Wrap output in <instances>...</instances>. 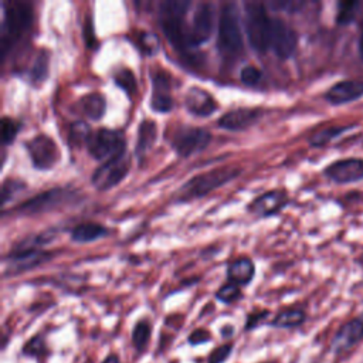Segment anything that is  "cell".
Listing matches in <instances>:
<instances>
[{
	"instance_id": "cell-1",
	"label": "cell",
	"mask_w": 363,
	"mask_h": 363,
	"mask_svg": "<svg viewBox=\"0 0 363 363\" xmlns=\"http://www.w3.org/2000/svg\"><path fill=\"white\" fill-rule=\"evenodd\" d=\"M190 1L167 0L159 4V20L166 38L179 50L190 45V34L184 27V14Z\"/></svg>"
},
{
	"instance_id": "cell-2",
	"label": "cell",
	"mask_w": 363,
	"mask_h": 363,
	"mask_svg": "<svg viewBox=\"0 0 363 363\" xmlns=\"http://www.w3.org/2000/svg\"><path fill=\"white\" fill-rule=\"evenodd\" d=\"M3 24H1V57L7 54L11 44L17 41L21 34L30 27L33 11L28 3L23 1H3Z\"/></svg>"
},
{
	"instance_id": "cell-3",
	"label": "cell",
	"mask_w": 363,
	"mask_h": 363,
	"mask_svg": "<svg viewBox=\"0 0 363 363\" xmlns=\"http://www.w3.org/2000/svg\"><path fill=\"white\" fill-rule=\"evenodd\" d=\"M241 173L237 167H218L189 179L179 191L180 200L199 199L228 183Z\"/></svg>"
},
{
	"instance_id": "cell-4",
	"label": "cell",
	"mask_w": 363,
	"mask_h": 363,
	"mask_svg": "<svg viewBox=\"0 0 363 363\" xmlns=\"http://www.w3.org/2000/svg\"><path fill=\"white\" fill-rule=\"evenodd\" d=\"M244 21L250 45L255 51H265L269 47L271 34V18L267 14L265 6L259 1H245Z\"/></svg>"
},
{
	"instance_id": "cell-5",
	"label": "cell",
	"mask_w": 363,
	"mask_h": 363,
	"mask_svg": "<svg viewBox=\"0 0 363 363\" xmlns=\"http://www.w3.org/2000/svg\"><path fill=\"white\" fill-rule=\"evenodd\" d=\"M218 50L225 55H233L242 48V34L240 27V16L234 3H224L218 16Z\"/></svg>"
},
{
	"instance_id": "cell-6",
	"label": "cell",
	"mask_w": 363,
	"mask_h": 363,
	"mask_svg": "<svg viewBox=\"0 0 363 363\" xmlns=\"http://www.w3.org/2000/svg\"><path fill=\"white\" fill-rule=\"evenodd\" d=\"M77 197H78V191L72 190L71 187H54L23 201L18 206L17 211L24 216L41 214V213L51 211L60 206L68 204Z\"/></svg>"
},
{
	"instance_id": "cell-7",
	"label": "cell",
	"mask_w": 363,
	"mask_h": 363,
	"mask_svg": "<svg viewBox=\"0 0 363 363\" xmlns=\"http://www.w3.org/2000/svg\"><path fill=\"white\" fill-rule=\"evenodd\" d=\"M86 147L92 157L106 162L125 152V142L116 130L102 128L91 132Z\"/></svg>"
},
{
	"instance_id": "cell-8",
	"label": "cell",
	"mask_w": 363,
	"mask_h": 363,
	"mask_svg": "<svg viewBox=\"0 0 363 363\" xmlns=\"http://www.w3.org/2000/svg\"><path fill=\"white\" fill-rule=\"evenodd\" d=\"M130 166V160L126 156V152L104 162L96 170L92 173L91 182L96 190L105 191L113 186H116L128 173Z\"/></svg>"
},
{
	"instance_id": "cell-9",
	"label": "cell",
	"mask_w": 363,
	"mask_h": 363,
	"mask_svg": "<svg viewBox=\"0 0 363 363\" xmlns=\"http://www.w3.org/2000/svg\"><path fill=\"white\" fill-rule=\"evenodd\" d=\"M211 140V133L204 128L179 126L172 135L173 149L183 157L203 150Z\"/></svg>"
},
{
	"instance_id": "cell-10",
	"label": "cell",
	"mask_w": 363,
	"mask_h": 363,
	"mask_svg": "<svg viewBox=\"0 0 363 363\" xmlns=\"http://www.w3.org/2000/svg\"><path fill=\"white\" fill-rule=\"evenodd\" d=\"M26 149L30 155L31 163L40 170L52 167L60 157V150L52 138L48 135H37L26 142Z\"/></svg>"
},
{
	"instance_id": "cell-11",
	"label": "cell",
	"mask_w": 363,
	"mask_h": 363,
	"mask_svg": "<svg viewBox=\"0 0 363 363\" xmlns=\"http://www.w3.org/2000/svg\"><path fill=\"white\" fill-rule=\"evenodd\" d=\"M298 44V35L295 30L286 24L282 18H271V34L269 47L281 58H288L294 54Z\"/></svg>"
},
{
	"instance_id": "cell-12",
	"label": "cell",
	"mask_w": 363,
	"mask_h": 363,
	"mask_svg": "<svg viewBox=\"0 0 363 363\" xmlns=\"http://www.w3.org/2000/svg\"><path fill=\"white\" fill-rule=\"evenodd\" d=\"M213 24H214V6L213 3H199L190 27V43L191 45L201 44L207 41L213 33Z\"/></svg>"
},
{
	"instance_id": "cell-13",
	"label": "cell",
	"mask_w": 363,
	"mask_h": 363,
	"mask_svg": "<svg viewBox=\"0 0 363 363\" xmlns=\"http://www.w3.org/2000/svg\"><path fill=\"white\" fill-rule=\"evenodd\" d=\"M325 174L332 182L339 183V184L362 180L363 179V159L349 157V159L336 160L325 169Z\"/></svg>"
},
{
	"instance_id": "cell-14",
	"label": "cell",
	"mask_w": 363,
	"mask_h": 363,
	"mask_svg": "<svg viewBox=\"0 0 363 363\" xmlns=\"http://www.w3.org/2000/svg\"><path fill=\"white\" fill-rule=\"evenodd\" d=\"M153 92L150 99V106L157 112H167L173 108L172 98V77L164 71L157 68L152 74Z\"/></svg>"
},
{
	"instance_id": "cell-15",
	"label": "cell",
	"mask_w": 363,
	"mask_h": 363,
	"mask_svg": "<svg viewBox=\"0 0 363 363\" xmlns=\"http://www.w3.org/2000/svg\"><path fill=\"white\" fill-rule=\"evenodd\" d=\"M363 339V313L350 319L339 328L332 340V349L336 354H340L352 349L357 342Z\"/></svg>"
},
{
	"instance_id": "cell-16",
	"label": "cell",
	"mask_w": 363,
	"mask_h": 363,
	"mask_svg": "<svg viewBox=\"0 0 363 363\" xmlns=\"http://www.w3.org/2000/svg\"><path fill=\"white\" fill-rule=\"evenodd\" d=\"M363 96V79H343L332 85L325 98L333 105H342Z\"/></svg>"
},
{
	"instance_id": "cell-17",
	"label": "cell",
	"mask_w": 363,
	"mask_h": 363,
	"mask_svg": "<svg viewBox=\"0 0 363 363\" xmlns=\"http://www.w3.org/2000/svg\"><path fill=\"white\" fill-rule=\"evenodd\" d=\"M286 194L281 190H271L267 191L258 197H255L250 206L248 210L259 217H268L275 213H278L285 204H286Z\"/></svg>"
},
{
	"instance_id": "cell-18",
	"label": "cell",
	"mask_w": 363,
	"mask_h": 363,
	"mask_svg": "<svg viewBox=\"0 0 363 363\" xmlns=\"http://www.w3.org/2000/svg\"><path fill=\"white\" fill-rule=\"evenodd\" d=\"M261 116L259 109L254 108H235L225 112L218 119V126L228 130H241L255 123Z\"/></svg>"
},
{
	"instance_id": "cell-19",
	"label": "cell",
	"mask_w": 363,
	"mask_h": 363,
	"mask_svg": "<svg viewBox=\"0 0 363 363\" xmlns=\"http://www.w3.org/2000/svg\"><path fill=\"white\" fill-rule=\"evenodd\" d=\"M186 108L197 116H208L217 109V102L214 98L203 88L191 86L187 89L184 96Z\"/></svg>"
},
{
	"instance_id": "cell-20",
	"label": "cell",
	"mask_w": 363,
	"mask_h": 363,
	"mask_svg": "<svg viewBox=\"0 0 363 363\" xmlns=\"http://www.w3.org/2000/svg\"><path fill=\"white\" fill-rule=\"evenodd\" d=\"M255 272L254 262L248 257H238L228 262L227 265V278L230 282L237 285H247Z\"/></svg>"
},
{
	"instance_id": "cell-21",
	"label": "cell",
	"mask_w": 363,
	"mask_h": 363,
	"mask_svg": "<svg viewBox=\"0 0 363 363\" xmlns=\"http://www.w3.org/2000/svg\"><path fill=\"white\" fill-rule=\"evenodd\" d=\"M156 136V123L152 119H143L138 126V138L135 143V153L138 155V157H143V155L153 146Z\"/></svg>"
},
{
	"instance_id": "cell-22",
	"label": "cell",
	"mask_w": 363,
	"mask_h": 363,
	"mask_svg": "<svg viewBox=\"0 0 363 363\" xmlns=\"http://www.w3.org/2000/svg\"><path fill=\"white\" fill-rule=\"evenodd\" d=\"M106 233L108 230L105 225L95 221H85L71 230V240L77 242H89L105 235Z\"/></svg>"
},
{
	"instance_id": "cell-23",
	"label": "cell",
	"mask_w": 363,
	"mask_h": 363,
	"mask_svg": "<svg viewBox=\"0 0 363 363\" xmlns=\"http://www.w3.org/2000/svg\"><path fill=\"white\" fill-rule=\"evenodd\" d=\"M79 104H81L82 112L91 119L102 118V115L105 112V106H106L105 98L99 92H91V94L82 96Z\"/></svg>"
},
{
	"instance_id": "cell-24",
	"label": "cell",
	"mask_w": 363,
	"mask_h": 363,
	"mask_svg": "<svg viewBox=\"0 0 363 363\" xmlns=\"http://www.w3.org/2000/svg\"><path fill=\"white\" fill-rule=\"evenodd\" d=\"M305 320V312L301 309H284L275 315L271 325L274 328H295Z\"/></svg>"
},
{
	"instance_id": "cell-25",
	"label": "cell",
	"mask_w": 363,
	"mask_h": 363,
	"mask_svg": "<svg viewBox=\"0 0 363 363\" xmlns=\"http://www.w3.org/2000/svg\"><path fill=\"white\" fill-rule=\"evenodd\" d=\"M152 335V325L146 319H140L132 330V343L138 353H143L149 345Z\"/></svg>"
},
{
	"instance_id": "cell-26",
	"label": "cell",
	"mask_w": 363,
	"mask_h": 363,
	"mask_svg": "<svg viewBox=\"0 0 363 363\" xmlns=\"http://www.w3.org/2000/svg\"><path fill=\"white\" fill-rule=\"evenodd\" d=\"M350 128H353V125H349V126H326V128H322L319 129L318 132H315L311 138H309V143L315 147H320V146H325L328 145L332 139L337 138L340 133L349 130Z\"/></svg>"
},
{
	"instance_id": "cell-27",
	"label": "cell",
	"mask_w": 363,
	"mask_h": 363,
	"mask_svg": "<svg viewBox=\"0 0 363 363\" xmlns=\"http://www.w3.org/2000/svg\"><path fill=\"white\" fill-rule=\"evenodd\" d=\"M113 79H115V82H116L122 89H125V92H126L128 95H132V94L136 92L138 84H136V79H135L133 72H132L129 68H121V69H118V71L113 74Z\"/></svg>"
},
{
	"instance_id": "cell-28",
	"label": "cell",
	"mask_w": 363,
	"mask_h": 363,
	"mask_svg": "<svg viewBox=\"0 0 363 363\" xmlns=\"http://www.w3.org/2000/svg\"><path fill=\"white\" fill-rule=\"evenodd\" d=\"M359 3L357 1H342L337 7L336 21L337 24H350L357 14Z\"/></svg>"
},
{
	"instance_id": "cell-29",
	"label": "cell",
	"mask_w": 363,
	"mask_h": 363,
	"mask_svg": "<svg viewBox=\"0 0 363 363\" xmlns=\"http://www.w3.org/2000/svg\"><path fill=\"white\" fill-rule=\"evenodd\" d=\"M89 135H91V130H89V126L85 122H81V121L79 122H74L69 126V130H68V140L72 145L86 143Z\"/></svg>"
},
{
	"instance_id": "cell-30",
	"label": "cell",
	"mask_w": 363,
	"mask_h": 363,
	"mask_svg": "<svg viewBox=\"0 0 363 363\" xmlns=\"http://www.w3.org/2000/svg\"><path fill=\"white\" fill-rule=\"evenodd\" d=\"M216 298L224 303H231L234 301H237L238 298H241V289L240 285L227 281L224 285H221L218 288V291L216 292Z\"/></svg>"
},
{
	"instance_id": "cell-31",
	"label": "cell",
	"mask_w": 363,
	"mask_h": 363,
	"mask_svg": "<svg viewBox=\"0 0 363 363\" xmlns=\"http://www.w3.org/2000/svg\"><path fill=\"white\" fill-rule=\"evenodd\" d=\"M47 352V346H45V340L43 335H37L33 336L23 347V353L26 356H34V357H40L44 356Z\"/></svg>"
},
{
	"instance_id": "cell-32",
	"label": "cell",
	"mask_w": 363,
	"mask_h": 363,
	"mask_svg": "<svg viewBox=\"0 0 363 363\" xmlns=\"http://www.w3.org/2000/svg\"><path fill=\"white\" fill-rule=\"evenodd\" d=\"M48 71V57L47 52L40 51L38 55L34 60V64L31 67V79L33 81H41L45 78Z\"/></svg>"
},
{
	"instance_id": "cell-33",
	"label": "cell",
	"mask_w": 363,
	"mask_h": 363,
	"mask_svg": "<svg viewBox=\"0 0 363 363\" xmlns=\"http://www.w3.org/2000/svg\"><path fill=\"white\" fill-rule=\"evenodd\" d=\"M18 129H20L18 122H16L14 119H11L9 116H3L1 118V140H3V145L11 143L14 140Z\"/></svg>"
},
{
	"instance_id": "cell-34",
	"label": "cell",
	"mask_w": 363,
	"mask_h": 363,
	"mask_svg": "<svg viewBox=\"0 0 363 363\" xmlns=\"http://www.w3.org/2000/svg\"><path fill=\"white\" fill-rule=\"evenodd\" d=\"M24 187V183L13 179H6L1 186V201L6 204L10 199H13L21 189Z\"/></svg>"
},
{
	"instance_id": "cell-35",
	"label": "cell",
	"mask_w": 363,
	"mask_h": 363,
	"mask_svg": "<svg viewBox=\"0 0 363 363\" xmlns=\"http://www.w3.org/2000/svg\"><path fill=\"white\" fill-rule=\"evenodd\" d=\"M231 352H233V343H224L210 353L207 363H224L231 354Z\"/></svg>"
},
{
	"instance_id": "cell-36",
	"label": "cell",
	"mask_w": 363,
	"mask_h": 363,
	"mask_svg": "<svg viewBox=\"0 0 363 363\" xmlns=\"http://www.w3.org/2000/svg\"><path fill=\"white\" fill-rule=\"evenodd\" d=\"M240 78L245 85H257L261 81V71L254 65H245L240 72Z\"/></svg>"
},
{
	"instance_id": "cell-37",
	"label": "cell",
	"mask_w": 363,
	"mask_h": 363,
	"mask_svg": "<svg viewBox=\"0 0 363 363\" xmlns=\"http://www.w3.org/2000/svg\"><path fill=\"white\" fill-rule=\"evenodd\" d=\"M274 4L277 9H282V10H286L289 13H294L296 10H299L305 3L303 1H298V0H281V1H274L271 3Z\"/></svg>"
},
{
	"instance_id": "cell-38",
	"label": "cell",
	"mask_w": 363,
	"mask_h": 363,
	"mask_svg": "<svg viewBox=\"0 0 363 363\" xmlns=\"http://www.w3.org/2000/svg\"><path fill=\"white\" fill-rule=\"evenodd\" d=\"M208 340H210V333L204 329H196L189 336V343L193 345V346H197V345L208 342Z\"/></svg>"
},
{
	"instance_id": "cell-39",
	"label": "cell",
	"mask_w": 363,
	"mask_h": 363,
	"mask_svg": "<svg viewBox=\"0 0 363 363\" xmlns=\"http://www.w3.org/2000/svg\"><path fill=\"white\" fill-rule=\"evenodd\" d=\"M268 315L267 311H262V312H257V313H251L248 315V319H247V325H245V329H252L258 325L259 320H262L265 316Z\"/></svg>"
},
{
	"instance_id": "cell-40",
	"label": "cell",
	"mask_w": 363,
	"mask_h": 363,
	"mask_svg": "<svg viewBox=\"0 0 363 363\" xmlns=\"http://www.w3.org/2000/svg\"><path fill=\"white\" fill-rule=\"evenodd\" d=\"M102 363H121V360H119V357L116 356V354H108L105 359H104V362Z\"/></svg>"
},
{
	"instance_id": "cell-41",
	"label": "cell",
	"mask_w": 363,
	"mask_h": 363,
	"mask_svg": "<svg viewBox=\"0 0 363 363\" xmlns=\"http://www.w3.org/2000/svg\"><path fill=\"white\" fill-rule=\"evenodd\" d=\"M359 54H360V58L363 60V21H362V27H360V37H359Z\"/></svg>"
}]
</instances>
